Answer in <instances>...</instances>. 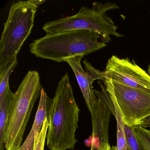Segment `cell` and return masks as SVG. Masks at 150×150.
I'll list each match as a JSON object with an SVG mask.
<instances>
[{
	"instance_id": "20",
	"label": "cell",
	"mask_w": 150,
	"mask_h": 150,
	"mask_svg": "<svg viewBox=\"0 0 150 150\" xmlns=\"http://www.w3.org/2000/svg\"><path fill=\"white\" fill-rule=\"evenodd\" d=\"M91 150H99V149H98V148H95V147H91Z\"/></svg>"
},
{
	"instance_id": "10",
	"label": "cell",
	"mask_w": 150,
	"mask_h": 150,
	"mask_svg": "<svg viewBox=\"0 0 150 150\" xmlns=\"http://www.w3.org/2000/svg\"><path fill=\"white\" fill-rule=\"evenodd\" d=\"M52 99L50 98L44 88H42L40 100L34 123L26 140L17 150H34L36 138L42 130L44 122L48 117V111Z\"/></svg>"
},
{
	"instance_id": "6",
	"label": "cell",
	"mask_w": 150,
	"mask_h": 150,
	"mask_svg": "<svg viewBox=\"0 0 150 150\" xmlns=\"http://www.w3.org/2000/svg\"><path fill=\"white\" fill-rule=\"evenodd\" d=\"M110 100L117 105L125 125L139 126L150 116V93L120 84L110 79L103 81Z\"/></svg>"
},
{
	"instance_id": "17",
	"label": "cell",
	"mask_w": 150,
	"mask_h": 150,
	"mask_svg": "<svg viewBox=\"0 0 150 150\" xmlns=\"http://www.w3.org/2000/svg\"><path fill=\"white\" fill-rule=\"evenodd\" d=\"M139 126L144 128H150V116L146 117L141 122Z\"/></svg>"
},
{
	"instance_id": "15",
	"label": "cell",
	"mask_w": 150,
	"mask_h": 150,
	"mask_svg": "<svg viewBox=\"0 0 150 150\" xmlns=\"http://www.w3.org/2000/svg\"><path fill=\"white\" fill-rule=\"evenodd\" d=\"M49 128V122L47 117L44 122L42 130L36 138L34 150H44L45 144Z\"/></svg>"
},
{
	"instance_id": "19",
	"label": "cell",
	"mask_w": 150,
	"mask_h": 150,
	"mask_svg": "<svg viewBox=\"0 0 150 150\" xmlns=\"http://www.w3.org/2000/svg\"><path fill=\"white\" fill-rule=\"evenodd\" d=\"M147 74L150 76V64L148 66V68H147Z\"/></svg>"
},
{
	"instance_id": "11",
	"label": "cell",
	"mask_w": 150,
	"mask_h": 150,
	"mask_svg": "<svg viewBox=\"0 0 150 150\" xmlns=\"http://www.w3.org/2000/svg\"><path fill=\"white\" fill-rule=\"evenodd\" d=\"M14 93L10 90L9 85L4 92L0 93V150H5V133L8 112Z\"/></svg>"
},
{
	"instance_id": "12",
	"label": "cell",
	"mask_w": 150,
	"mask_h": 150,
	"mask_svg": "<svg viewBox=\"0 0 150 150\" xmlns=\"http://www.w3.org/2000/svg\"><path fill=\"white\" fill-rule=\"evenodd\" d=\"M115 109V115L117 122V150H129L125 131V124L122 115L117 105L112 101Z\"/></svg>"
},
{
	"instance_id": "5",
	"label": "cell",
	"mask_w": 150,
	"mask_h": 150,
	"mask_svg": "<svg viewBox=\"0 0 150 150\" xmlns=\"http://www.w3.org/2000/svg\"><path fill=\"white\" fill-rule=\"evenodd\" d=\"M38 7L31 0L19 1L11 6L0 41V72L17 58L31 33Z\"/></svg>"
},
{
	"instance_id": "16",
	"label": "cell",
	"mask_w": 150,
	"mask_h": 150,
	"mask_svg": "<svg viewBox=\"0 0 150 150\" xmlns=\"http://www.w3.org/2000/svg\"><path fill=\"white\" fill-rule=\"evenodd\" d=\"M99 150H117L116 146H110L109 144H101L98 147Z\"/></svg>"
},
{
	"instance_id": "13",
	"label": "cell",
	"mask_w": 150,
	"mask_h": 150,
	"mask_svg": "<svg viewBox=\"0 0 150 150\" xmlns=\"http://www.w3.org/2000/svg\"><path fill=\"white\" fill-rule=\"evenodd\" d=\"M135 132L143 150H150V129L137 126L135 127Z\"/></svg>"
},
{
	"instance_id": "2",
	"label": "cell",
	"mask_w": 150,
	"mask_h": 150,
	"mask_svg": "<svg viewBox=\"0 0 150 150\" xmlns=\"http://www.w3.org/2000/svg\"><path fill=\"white\" fill-rule=\"evenodd\" d=\"M29 46L30 53L37 57L61 63L66 58L95 52L107 44L96 32L80 30L46 34Z\"/></svg>"
},
{
	"instance_id": "7",
	"label": "cell",
	"mask_w": 150,
	"mask_h": 150,
	"mask_svg": "<svg viewBox=\"0 0 150 150\" xmlns=\"http://www.w3.org/2000/svg\"><path fill=\"white\" fill-rule=\"evenodd\" d=\"M105 79L150 93V76L129 58L113 55L108 60L104 71Z\"/></svg>"
},
{
	"instance_id": "8",
	"label": "cell",
	"mask_w": 150,
	"mask_h": 150,
	"mask_svg": "<svg viewBox=\"0 0 150 150\" xmlns=\"http://www.w3.org/2000/svg\"><path fill=\"white\" fill-rule=\"evenodd\" d=\"M85 57L83 55H79L68 58L64 59V62L69 64L72 69L87 107L90 111L91 103L96 97L93 89V83L95 81L98 80L104 81L105 76L104 71H100L95 68L86 59L83 61L86 69L85 71L81 64V60Z\"/></svg>"
},
{
	"instance_id": "14",
	"label": "cell",
	"mask_w": 150,
	"mask_h": 150,
	"mask_svg": "<svg viewBox=\"0 0 150 150\" xmlns=\"http://www.w3.org/2000/svg\"><path fill=\"white\" fill-rule=\"evenodd\" d=\"M125 131L129 150H143L135 134V127L125 125Z\"/></svg>"
},
{
	"instance_id": "18",
	"label": "cell",
	"mask_w": 150,
	"mask_h": 150,
	"mask_svg": "<svg viewBox=\"0 0 150 150\" xmlns=\"http://www.w3.org/2000/svg\"><path fill=\"white\" fill-rule=\"evenodd\" d=\"M31 1L33 3L38 7L45 1H40V0H31Z\"/></svg>"
},
{
	"instance_id": "3",
	"label": "cell",
	"mask_w": 150,
	"mask_h": 150,
	"mask_svg": "<svg viewBox=\"0 0 150 150\" xmlns=\"http://www.w3.org/2000/svg\"><path fill=\"white\" fill-rule=\"evenodd\" d=\"M42 88L38 72L29 71L14 93L10 105L4 141L6 150H17L22 145L27 124Z\"/></svg>"
},
{
	"instance_id": "4",
	"label": "cell",
	"mask_w": 150,
	"mask_h": 150,
	"mask_svg": "<svg viewBox=\"0 0 150 150\" xmlns=\"http://www.w3.org/2000/svg\"><path fill=\"white\" fill-rule=\"evenodd\" d=\"M119 6L110 2H94L91 8L83 6L74 15L59 19L45 23L42 29L46 34H53L72 30H87L96 32L104 42L111 41L110 36H124L117 32V27L107 13Z\"/></svg>"
},
{
	"instance_id": "1",
	"label": "cell",
	"mask_w": 150,
	"mask_h": 150,
	"mask_svg": "<svg viewBox=\"0 0 150 150\" xmlns=\"http://www.w3.org/2000/svg\"><path fill=\"white\" fill-rule=\"evenodd\" d=\"M80 109L75 101L68 73L61 77L48 111L47 146L50 150L73 149Z\"/></svg>"
},
{
	"instance_id": "9",
	"label": "cell",
	"mask_w": 150,
	"mask_h": 150,
	"mask_svg": "<svg viewBox=\"0 0 150 150\" xmlns=\"http://www.w3.org/2000/svg\"><path fill=\"white\" fill-rule=\"evenodd\" d=\"M90 112L93 123L92 146L98 148L101 144H109L111 110L103 100L96 97L91 103Z\"/></svg>"
}]
</instances>
